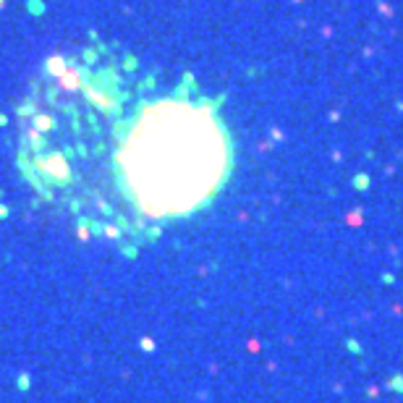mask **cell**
Masks as SVG:
<instances>
[{"instance_id":"cell-1","label":"cell","mask_w":403,"mask_h":403,"mask_svg":"<svg viewBox=\"0 0 403 403\" xmlns=\"http://www.w3.org/2000/svg\"><path fill=\"white\" fill-rule=\"evenodd\" d=\"M24 178L84 228L131 236L204 207L231 170L210 102L152 95L97 50L47 60L18 113Z\"/></svg>"}]
</instances>
